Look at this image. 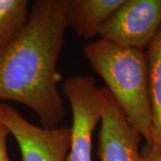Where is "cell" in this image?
I'll list each match as a JSON object with an SVG mask.
<instances>
[{"label": "cell", "instance_id": "obj_3", "mask_svg": "<svg viewBox=\"0 0 161 161\" xmlns=\"http://www.w3.org/2000/svg\"><path fill=\"white\" fill-rule=\"evenodd\" d=\"M61 91L69 101L73 116L66 161H92V134L102 117L103 90L92 76L74 75L64 81Z\"/></svg>", "mask_w": 161, "mask_h": 161}, {"label": "cell", "instance_id": "obj_10", "mask_svg": "<svg viewBox=\"0 0 161 161\" xmlns=\"http://www.w3.org/2000/svg\"><path fill=\"white\" fill-rule=\"evenodd\" d=\"M11 132L0 118V161H11L7 151V138Z\"/></svg>", "mask_w": 161, "mask_h": 161}, {"label": "cell", "instance_id": "obj_8", "mask_svg": "<svg viewBox=\"0 0 161 161\" xmlns=\"http://www.w3.org/2000/svg\"><path fill=\"white\" fill-rule=\"evenodd\" d=\"M150 105L152 110V145H161V28L149 44L146 55ZM150 148V147H149Z\"/></svg>", "mask_w": 161, "mask_h": 161}, {"label": "cell", "instance_id": "obj_4", "mask_svg": "<svg viewBox=\"0 0 161 161\" xmlns=\"http://www.w3.org/2000/svg\"><path fill=\"white\" fill-rule=\"evenodd\" d=\"M0 118L15 139L23 161H66L71 144L70 126H37L14 107L3 102H0Z\"/></svg>", "mask_w": 161, "mask_h": 161}, {"label": "cell", "instance_id": "obj_1", "mask_svg": "<svg viewBox=\"0 0 161 161\" xmlns=\"http://www.w3.org/2000/svg\"><path fill=\"white\" fill-rule=\"evenodd\" d=\"M66 29L59 0H37L22 33L0 50V102L29 108L47 129L66 115L57 71Z\"/></svg>", "mask_w": 161, "mask_h": 161}, {"label": "cell", "instance_id": "obj_2", "mask_svg": "<svg viewBox=\"0 0 161 161\" xmlns=\"http://www.w3.org/2000/svg\"><path fill=\"white\" fill-rule=\"evenodd\" d=\"M83 52L131 126L146 141L147 148L150 147L153 142L152 110L143 50L100 39L85 44Z\"/></svg>", "mask_w": 161, "mask_h": 161}, {"label": "cell", "instance_id": "obj_11", "mask_svg": "<svg viewBox=\"0 0 161 161\" xmlns=\"http://www.w3.org/2000/svg\"><path fill=\"white\" fill-rule=\"evenodd\" d=\"M142 158L144 161H161V145H152L147 148Z\"/></svg>", "mask_w": 161, "mask_h": 161}, {"label": "cell", "instance_id": "obj_9", "mask_svg": "<svg viewBox=\"0 0 161 161\" xmlns=\"http://www.w3.org/2000/svg\"><path fill=\"white\" fill-rule=\"evenodd\" d=\"M29 15L28 0H0V50L22 33Z\"/></svg>", "mask_w": 161, "mask_h": 161}, {"label": "cell", "instance_id": "obj_7", "mask_svg": "<svg viewBox=\"0 0 161 161\" xmlns=\"http://www.w3.org/2000/svg\"><path fill=\"white\" fill-rule=\"evenodd\" d=\"M67 28L84 40L98 35L100 27L125 0H59Z\"/></svg>", "mask_w": 161, "mask_h": 161}, {"label": "cell", "instance_id": "obj_5", "mask_svg": "<svg viewBox=\"0 0 161 161\" xmlns=\"http://www.w3.org/2000/svg\"><path fill=\"white\" fill-rule=\"evenodd\" d=\"M161 28V0H125L98 31L102 40L142 49Z\"/></svg>", "mask_w": 161, "mask_h": 161}, {"label": "cell", "instance_id": "obj_6", "mask_svg": "<svg viewBox=\"0 0 161 161\" xmlns=\"http://www.w3.org/2000/svg\"><path fill=\"white\" fill-rule=\"evenodd\" d=\"M101 126L98 133L100 161H144L140 151L142 136L127 121L107 87Z\"/></svg>", "mask_w": 161, "mask_h": 161}]
</instances>
